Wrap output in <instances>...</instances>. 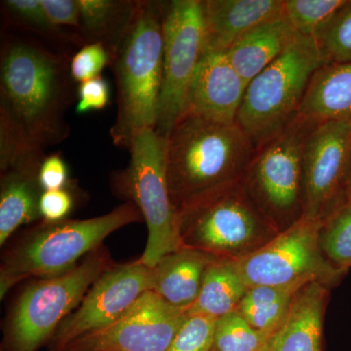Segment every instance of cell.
<instances>
[{
  "label": "cell",
  "instance_id": "4",
  "mask_svg": "<svg viewBox=\"0 0 351 351\" xmlns=\"http://www.w3.org/2000/svg\"><path fill=\"white\" fill-rule=\"evenodd\" d=\"M132 201L103 216L86 219L44 221L18 240L3 256L0 267V297L29 277L47 278L73 269L104 240L119 228L143 221Z\"/></svg>",
  "mask_w": 351,
  "mask_h": 351
},
{
  "label": "cell",
  "instance_id": "16",
  "mask_svg": "<svg viewBox=\"0 0 351 351\" xmlns=\"http://www.w3.org/2000/svg\"><path fill=\"white\" fill-rule=\"evenodd\" d=\"M205 52H226L258 25L283 15L284 0H204Z\"/></svg>",
  "mask_w": 351,
  "mask_h": 351
},
{
  "label": "cell",
  "instance_id": "35",
  "mask_svg": "<svg viewBox=\"0 0 351 351\" xmlns=\"http://www.w3.org/2000/svg\"><path fill=\"white\" fill-rule=\"evenodd\" d=\"M50 22L55 27H80V10L77 0H40Z\"/></svg>",
  "mask_w": 351,
  "mask_h": 351
},
{
  "label": "cell",
  "instance_id": "5",
  "mask_svg": "<svg viewBox=\"0 0 351 351\" xmlns=\"http://www.w3.org/2000/svg\"><path fill=\"white\" fill-rule=\"evenodd\" d=\"M323 64L315 39L300 36L248 83L237 124L256 151L278 137L294 121L314 73Z\"/></svg>",
  "mask_w": 351,
  "mask_h": 351
},
{
  "label": "cell",
  "instance_id": "31",
  "mask_svg": "<svg viewBox=\"0 0 351 351\" xmlns=\"http://www.w3.org/2000/svg\"><path fill=\"white\" fill-rule=\"evenodd\" d=\"M110 101V85L101 76L80 83L76 112L80 114L103 110Z\"/></svg>",
  "mask_w": 351,
  "mask_h": 351
},
{
  "label": "cell",
  "instance_id": "6",
  "mask_svg": "<svg viewBox=\"0 0 351 351\" xmlns=\"http://www.w3.org/2000/svg\"><path fill=\"white\" fill-rule=\"evenodd\" d=\"M240 182L178 212L182 247L233 260L276 237L279 230L265 218Z\"/></svg>",
  "mask_w": 351,
  "mask_h": 351
},
{
  "label": "cell",
  "instance_id": "12",
  "mask_svg": "<svg viewBox=\"0 0 351 351\" xmlns=\"http://www.w3.org/2000/svg\"><path fill=\"white\" fill-rule=\"evenodd\" d=\"M304 216L323 223L348 202L351 122L317 124L304 149Z\"/></svg>",
  "mask_w": 351,
  "mask_h": 351
},
{
  "label": "cell",
  "instance_id": "37",
  "mask_svg": "<svg viewBox=\"0 0 351 351\" xmlns=\"http://www.w3.org/2000/svg\"><path fill=\"white\" fill-rule=\"evenodd\" d=\"M212 351H214V350H212Z\"/></svg>",
  "mask_w": 351,
  "mask_h": 351
},
{
  "label": "cell",
  "instance_id": "9",
  "mask_svg": "<svg viewBox=\"0 0 351 351\" xmlns=\"http://www.w3.org/2000/svg\"><path fill=\"white\" fill-rule=\"evenodd\" d=\"M316 125L295 117L278 137L256 151L240 182L279 232L304 216V149Z\"/></svg>",
  "mask_w": 351,
  "mask_h": 351
},
{
  "label": "cell",
  "instance_id": "23",
  "mask_svg": "<svg viewBox=\"0 0 351 351\" xmlns=\"http://www.w3.org/2000/svg\"><path fill=\"white\" fill-rule=\"evenodd\" d=\"M304 286L295 284L249 287L237 311L251 326L270 338L283 322L295 295Z\"/></svg>",
  "mask_w": 351,
  "mask_h": 351
},
{
  "label": "cell",
  "instance_id": "1",
  "mask_svg": "<svg viewBox=\"0 0 351 351\" xmlns=\"http://www.w3.org/2000/svg\"><path fill=\"white\" fill-rule=\"evenodd\" d=\"M68 89L56 58L32 44L7 46L1 59L2 168L40 162L44 147L66 136Z\"/></svg>",
  "mask_w": 351,
  "mask_h": 351
},
{
  "label": "cell",
  "instance_id": "28",
  "mask_svg": "<svg viewBox=\"0 0 351 351\" xmlns=\"http://www.w3.org/2000/svg\"><path fill=\"white\" fill-rule=\"evenodd\" d=\"M314 39L325 64L351 62V0Z\"/></svg>",
  "mask_w": 351,
  "mask_h": 351
},
{
  "label": "cell",
  "instance_id": "17",
  "mask_svg": "<svg viewBox=\"0 0 351 351\" xmlns=\"http://www.w3.org/2000/svg\"><path fill=\"white\" fill-rule=\"evenodd\" d=\"M327 295V285L320 282L301 289L263 351H322Z\"/></svg>",
  "mask_w": 351,
  "mask_h": 351
},
{
  "label": "cell",
  "instance_id": "22",
  "mask_svg": "<svg viewBox=\"0 0 351 351\" xmlns=\"http://www.w3.org/2000/svg\"><path fill=\"white\" fill-rule=\"evenodd\" d=\"M247 289L232 260L217 258L208 267L197 300L186 313L218 319L237 311Z\"/></svg>",
  "mask_w": 351,
  "mask_h": 351
},
{
  "label": "cell",
  "instance_id": "14",
  "mask_svg": "<svg viewBox=\"0 0 351 351\" xmlns=\"http://www.w3.org/2000/svg\"><path fill=\"white\" fill-rule=\"evenodd\" d=\"M186 317V311L149 291L112 324L61 351H166Z\"/></svg>",
  "mask_w": 351,
  "mask_h": 351
},
{
  "label": "cell",
  "instance_id": "36",
  "mask_svg": "<svg viewBox=\"0 0 351 351\" xmlns=\"http://www.w3.org/2000/svg\"><path fill=\"white\" fill-rule=\"evenodd\" d=\"M348 202H351V172H350V186H348Z\"/></svg>",
  "mask_w": 351,
  "mask_h": 351
},
{
  "label": "cell",
  "instance_id": "8",
  "mask_svg": "<svg viewBox=\"0 0 351 351\" xmlns=\"http://www.w3.org/2000/svg\"><path fill=\"white\" fill-rule=\"evenodd\" d=\"M130 162L119 177V186L135 203L149 230L141 263L154 269L161 258L182 248L178 215L166 178V138L149 128L138 132L128 145Z\"/></svg>",
  "mask_w": 351,
  "mask_h": 351
},
{
  "label": "cell",
  "instance_id": "33",
  "mask_svg": "<svg viewBox=\"0 0 351 351\" xmlns=\"http://www.w3.org/2000/svg\"><path fill=\"white\" fill-rule=\"evenodd\" d=\"M73 207V196L66 189L43 191L41 195V217L47 223H58L66 219Z\"/></svg>",
  "mask_w": 351,
  "mask_h": 351
},
{
  "label": "cell",
  "instance_id": "30",
  "mask_svg": "<svg viewBox=\"0 0 351 351\" xmlns=\"http://www.w3.org/2000/svg\"><path fill=\"white\" fill-rule=\"evenodd\" d=\"M108 62V53L103 43L87 44L71 60V77L80 83L98 77Z\"/></svg>",
  "mask_w": 351,
  "mask_h": 351
},
{
  "label": "cell",
  "instance_id": "21",
  "mask_svg": "<svg viewBox=\"0 0 351 351\" xmlns=\"http://www.w3.org/2000/svg\"><path fill=\"white\" fill-rule=\"evenodd\" d=\"M43 189L38 173L9 171L1 174L0 189V245L21 226L43 219L40 198Z\"/></svg>",
  "mask_w": 351,
  "mask_h": 351
},
{
  "label": "cell",
  "instance_id": "11",
  "mask_svg": "<svg viewBox=\"0 0 351 351\" xmlns=\"http://www.w3.org/2000/svg\"><path fill=\"white\" fill-rule=\"evenodd\" d=\"M163 80L156 133L167 138L184 110L189 85L205 53L202 0H173L161 8Z\"/></svg>",
  "mask_w": 351,
  "mask_h": 351
},
{
  "label": "cell",
  "instance_id": "26",
  "mask_svg": "<svg viewBox=\"0 0 351 351\" xmlns=\"http://www.w3.org/2000/svg\"><path fill=\"white\" fill-rule=\"evenodd\" d=\"M269 339L235 311L217 319L213 350L263 351Z\"/></svg>",
  "mask_w": 351,
  "mask_h": 351
},
{
  "label": "cell",
  "instance_id": "27",
  "mask_svg": "<svg viewBox=\"0 0 351 351\" xmlns=\"http://www.w3.org/2000/svg\"><path fill=\"white\" fill-rule=\"evenodd\" d=\"M80 10V27L94 38H106L113 25L132 17L135 4L112 0H77Z\"/></svg>",
  "mask_w": 351,
  "mask_h": 351
},
{
  "label": "cell",
  "instance_id": "24",
  "mask_svg": "<svg viewBox=\"0 0 351 351\" xmlns=\"http://www.w3.org/2000/svg\"><path fill=\"white\" fill-rule=\"evenodd\" d=\"M319 246L332 267L343 271L351 267V202L348 201L321 223Z\"/></svg>",
  "mask_w": 351,
  "mask_h": 351
},
{
  "label": "cell",
  "instance_id": "32",
  "mask_svg": "<svg viewBox=\"0 0 351 351\" xmlns=\"http://www.w3.org/2000/svg\"><path fill=\"white\" fill-rule=\"evenodd\" d=\"M9 12L18 19L38 27L43 32H55L56 27L50 22L40 0H7L4 2Z\"/></svg>",
  "mask_w": 351,
  "mask_h": 351
},
{
  "label": "cell",
  "instance_id": "15",
  "mask_svg": "<svg viewBox=\"0 0 351 351\" xmlns=\"http://www.w3.org/2000/svg\"><path fill=\"white\" fill-rule=\"evenodd\" d=\"M247 85L226 52H205L189 85L182 115L235 124Z\"/></svg>",
  "mask_w": 351,
  "mask_h": 351
},
{
  "label": "cell",
  "instance_id": "25",
  "mask_svg": "<svg viewBox=\"0 0 351 351\" xmlns=\"http://www.w3.org/2000/svg\"><path fill=\"white\" fill-rule=\"evenodd\" d=\"M348 0H284V16L299 36L314 38Z\"/></svg>",
  "mask_w": 351,
  "mask_h": 351
},
{
  "label": "cell",
  "instance_id": "18",
  "mask_svg": "<svg viewBox=\"0 0 351 351\" xmlns=\"http://www.w3.org/2000/svg\"><path fill=\"white\" fill-rule=\"evenodd\" d=\"M216 258L188 247L168 254L154 267V292L188 313L197 300L208 267Z\"/></svg>",
  "mask_w": 351,
  "mask_h": 351
},
{
  "label": "cell",
  "instance_id": "7",
  "mask_svg": "<svg viewBox=\"0 0 351 351\" xmlns=\"http://www.w3.org/2000/svg\"><path fill=\"white\" fill-rule=\"evenodd\" d=\"M112 267L110 254L100 247L73 269L29 284L7 318L9 351L38 350L80 306L95 281Z\"/></svg>",
  "mask_w": 351,
  "mask_h": 351
},
{
  "label": "cell",
  "instance_id": "3",
  "mask_svg": "<svg viewBox=\"0 0 351 351\" xmlns=\"http://www.w3.org/2000/svg\"><path fill=\"white\" fill-rule=\"evenodd\" d=\"M117 119L110 130L115 145H128L144 129H156L163 80L161 5L137 2L117 47Z\"/></svg>",
  "mask_w": 351,
  "mask_h": 351
},
{
  "label": "cell",
  "instance_id": "34",
  "mask_svg": "<svg viewBox=\"0 0 351 351\" xmlns=\"http://www.w3.org/2000/svg\"><path fill=\"white\" fill-rule=\"evenodd\" d=\"M66 164L59 154L45 157L38 172V181L43 191L63 189L68 184Z\"/></svg>",
  "mask_w": 351,
  "mask_h": 351
},
{
  "label": "cell",
  "instance_id": "2",
  "mask_svg": "<svg viewBox=\"0 0 351 351\" xmlns=\"http://www.w3.org/2000/svg\"><path fill=\"white\" fill-rule=\"evenodd\" d=\"M256 149L237 123L182 115L166 138L168 189L176 212L241 181Z\"/></svg>",
  "mask_w": 351,
  "mask_h": 351
},
{
  "label": "cell",
  "instance_id": "29",
  "mask_svg": "<svg viewBox=\"0 0 351 351\" xmlns=\"http://www.w3.org/2000/svg\"><path fill=\"white\" fill-rule=\"evenodd\" d=\"M216 318L189 315L166 351H212Z\"/></svg>",
  "mask_w": 351,
  "mask_h": 351
},
{
  "label": "cell",
  "instance_id": "13",
  "mask_svg": "<svg viewBox=\"0 0 351 351\" xmlns=\"http://www.w3.org/2000/svg\"><path fill=\"white\" fill-rule=\"evenodd\" d=\"M154 288V269L140 261L112 265L95 281L80 306L58 327L52 337L55 351L63 350L75 339L112 324Z\"/></svg>",
  "mask_w": 351,
  "mask_h": 351
},
{
  "label": "cell",
  "instance_id": "10",
  "mask_svg": "<svg viewBox=\"0 0 351 351\" xmlns=\"http://www.w3.org/2000/svg\"><path fill=\"white\" fill-rule=\"evenodd\" d=\"M320 221L302 216L255 251L233 258L247 287L253 286L330 285L341 278L323 256L319 246Z\"/></svg>",
  "mask_w": 351,
  "mask_h": 351
},
{
  "label": "cell",
  "instance_id": "20",
  "mask_svg": "<svg viewBox=\"0 0 351 351\" xmlns=\"http://www.w3.org/2000/svg\"><path fill=\"white\" fill-rule=\"evenodd\" d=\"M298 117L315 124L351 122V62L323 64L316 71Z\"/></svg>",
  "mask_w": 351,
  "mask_h": 351
},
{
  "label": "cell",
  "instance_id": "19",
  "mask_svg": "<svg viewBox=\"0 0 351 351\" xmlns=\"http://www.w3.org/2000/svg\"><path fill=\"white\" fill-rule=\"evenodd\" d=\"M299 36L283 14L247 32L226 53L237 73L248 84L282 55Z\"/></svg>",
  "mask_w": 351,
  "mask_h": 351
}]
</instances>
